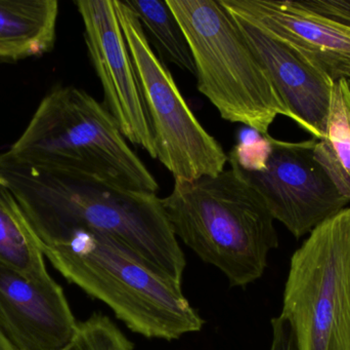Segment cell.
Returning a JSON list of instances; mask_svg holds the SVG:
<instances>
[{
  "label": "cell",
  "instance_id": "1",
  "mask_svg": "<svg viewBox=\"0 0 350 350\" xmlns=\"http://www.w3.org/2000/svg\"><path fill=\"white\" fill-rule=\"evenodd\" d=\"M0 183L16 201L39 247L78 230L100 232L120 240L166 279L183 284L185 254L156 193L1 158Z\"/></svg>",
  "mask_w": 350,
  "mask_h": 350
},
{
  "label": "cell",
  "instance_id": "2",
  "mask_svg": "<svg viewBox=\"0 0 350 350\" xmlns=\"http://www.w3.org/2000/svg\"><path fill=\"white\" fill-rule=\"evenodd\" d=\"M40 249L68 282L107 304L133 333L172 341L203 328L181 286L113 236L78 230Z\"/></svg>",
  "mask_w": 350,
  "mask_h": 350
},
{
  "label": "cell",
  "instance_id": "3",
  "mask_svg": "<svg viewBox=\"0 0 350 350\" xmlns=\"http://www.w3.org/2000/svg\"><path fill=\"white\" fill-rule=\"evenodd\" d=\"M161 205L176 238L219 269L232 287L260 279L269 253L279 246L275 219L262 197L234 168L174 180Z\"/></svg>",
  "mask_w": 350,
  "mask_h": 350
},
{
  "label": "cell",
  "instance_id": "4",
  "mask_svg": "<svg viewBox=\"0 0 350 350\" xmlns=\"http://www.w3.org/2000/svg\"><path fill=\"white\" fill-rule=\"evenodd\" d=\"M0 158L23 166L92 175L131 190H159L108 109L75 86L51 90L22 136Z\"/></svg>",
  "mask_w": 350,
  "mask_h": 350
},
{
  "label": "cell",
  "instance_id": "5",
  "mask_svg": "<svg viewBox=\"0 0 350 350\" xmlns=\"http://www.w3.org/2000/svg\"><path fill=\"white\" fill-rule=\"evenodd\" d=\"M166 2L189 43L198 90L222 119L261 135H269L279 115L292 119L269 72L219 0Z\"/></svg>",
  "mask_w": 350,
  "mask_h": 350
},
{
  "label": "cell",
  "instance_id": "6",
  "mask_svg": "<svg viewBox=\"0 0 350 350\" xmlns=\"http://www.w3.org/2000/svg\"><path fill=\"white\" fill-rule=\"evenodd\" d=\"M281 316L297 350H350V208L314 228L294 253Z\"/></svg>",
  "mask_w": 350,
  "mask_h": 350
},
{
  "label": "cell",
  "instance_id": "7",
  "mask_svg": "<svg viewBox=\"0 0 350 350\" xmlns=\"http://www.w3.org/2000/svg\"><path fill=\"white\" fill-rule=\"evenodd\" d=\"M115 6L151 123L157 160L174 180L219 174L226 170L228 154L189 108L135 12L122 0H115Z\"/></svg>",
  "mask_w": 350,
  "mask_h": 350
},
{
  "label": "cell",
  "instance_id": "8",
  "mask_svg": "<svg viewBox=\"0 0 350 350\" xmlns=\"http://www.w3.org/2000/svg\"><path fill=\"white\" fill-rule=\"evenodd\" d=\"M269 141L260 168H230L259 193L273 219L299 238L347 209L349 199L314 158L317 139L287 142L269 135Z\"/></svg>",
  "mask_w": 350,
  "mask_h": 350
},
{
  "label": "cell",
  "instance_id": "9",
  "mask_svg": "<svg viewBox=\"0 0 350 350\" xmlns=\"http://www.w3.org/2000/svg\"><path fill=\"white\" fill-rule=\"evenodd\" d=\"M237 18L295 47L333 80L350 78V0H219Z\"/></svg>",
  "mask_w": 350,
  "mask_h": 350
},
{
  "label": "cell",
  "instance_id": "10",
  "mask_svg": "<svg viewBox=\"0 0 350 350\" xmlns=\"http://www.w3.org/2000/svg\"><path fill=\"white\" fill-rule=\"evenodd\" d=\"M86 47L104 90V105L127 141L157 160L155 140L115 0L75 2Z\"/></svg>",
  "mask_w": 350,
  "mask_h": 350
},
{
  "label": "cell",
  "instance_id": "11",
  "mask_svg": "<svg viewBox=\"0 0 350 350\" xmlns=\"http://www.w3.org/2000/svg\"><path fill=\"white\" fill-rule=\"evenodd\" d=\"M77 328L55 279L34 283L0 263V332L14 350H62Z\"/></svg>",
  "mask_w": 350,
  "mask_h": 350
},
{
  "label": "cell",
  "instance_id": "12",
  "mask_svg": "<svg viewBox=\"0 0 350 350\" xmlns=\"http://www.w3.org/2000/svg\"><path fill=\"white\" fill-rule=\"evenodd\" d=\"M234 18L269 72L291 113L292 121L314 139H323L335 80L295 47L242 18Z\"/></svg>",
  "mask_w": 350,
  "mask_h": 350
},
{
  "label": "cell",
  "instance_id": "13",
  "mask_svg": "<svg viewBox=\"0 0 350 350\" xmlns=\"http://www.w3.org/2000/svg\"><path fill=\"white\" fill-rule=\"evenodd\" d=\"M57 0H0V61L49 53L55 45Z\"/></svg>",
  "mask_w": 350,
  "mask_h": 350
},
{
  "label": "cell",
  "instance_id": "14",
  "mask_svg": "<svg viewBox=\"0 0 350 350\" xmlns=\"http://www.w3.org/2000/svg\"><path fill=\"white\" fill-rule=\"evenodd\" d=\"M44 259L16 201L0 183V263L29 281L47 284L53 279Z\"/></svg>",
  "mask_w": 350,
  "mask_h": 350
},
{
  "label": "cell",
  "instance_id": "15",
  "mask_svg": "<svg viewBox=\"0 0 350 350\" xmlns=\"http://www.w3.org/2000/svg\"><path fill=\"white\" fill-rule=\"evenodd\" d=\"M314 155L350 203V86L345 77L333 84L330 110L323 139Z\"/></svg>",
  "mask_w": 350,
  "mask_h": 350
},
{
  "label": "cell",
  "instance_id": "16",
  "mask_svg": "<svg viewBox=\"0 0 350 350\" xmlns=\"http://www.w3.org/2000/svg\"><path fill=\"white\" fill-rule=\"evenodd\" d=\"M145 30L150 45L160 59L196 75L195 64L187 38L166 0H126Z\"/></svg>",
  "mask_w": 350,
  "mask_h": 350
},
{
  "label": "cell",
  "instance_id": "17",
  "mask_svg": "<svg viewBox=\"0 0 350 350\" xmlns=\"http://www.w3.org/2000/svg\"><path fill=\"white\" fill-rule=\"evenodd\" d=\"M62 350H133V345L108 316L94 314L78 323L75 336Z\"/></svg>",
  "mask_w": 350,
  "mask_h": 350
},
{
  "label": "cell",
  "instance_id": "18",
  "mask_svg": "<svg viewBox=\"0 0 350 350\" xmlns=\"http://www.w3.org/2000/svg\"><path fill=\"white\" fill-rule=\"evenodd\" d=\"M269 350H297L293 331L289 323L281 314L271 320V343Z\"/></svg>",
  "mask_w": 350,
  "mask_h": 350
},
{
  "label": "cell",
  "instance_id": "19",
  "mask_svg": "<svg viewBox=\"0 0 350 350\" xmlns=\"http://www.w3.org/2000/svg\"><path fill=\"white\" fill-rule=\"evenodd\" d=\"M0 350H14L1 332H0Z\"/></svg>",
  "mask_w": 350,
  "mask_h": 350
},
{
  "label": "cell",
  "instance_id": "20",
  "mask_svg": "<svg viewBox=\"0 0 350 350\" xmlns=\"http://www.w3.org/2000/svg\"><path fill=\"white\" fill-rule=\"evenodd\" d=\"M349 86H350V78H349Z\"/></svg>",
  "mask_w": 350,
  "mask_h": 350
}]
</instances>
